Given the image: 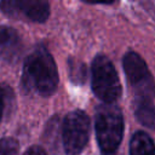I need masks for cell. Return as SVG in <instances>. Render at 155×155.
Here are the masks:
<instances>
[{
  "mask_svg": "<svg viewBox=\"0 0 155 155\" xmlns=\"http://www.w3.org/2000/svg\"><path fill=\"white\" fill-rule=\"evenodd\" d=\"M130 155H155V143L145 132H136L130 142Z\"/></svg>",
  "mask_w": 155,
  "mask_h": 155,
  "instance_id": "9",
  "label": "cell"
},
{
  "mask_svg": "<svg viewBox=\"0 0 155 155\" xmlns=\"http://www.w3.org/2000/svg\"><path fill=\"white\" fill-rule=\"evenodd\" d=\"M90 137V117L82 110H73L67 114L62 139L64 151L68 155H78L87 144Z\"/></svg>",
  "mask_w": 155,
  "mask_h": 155,
  "instance_id": "4",
  "label": "cell"
},
{
  "mask_svg": "<svg viewBox=\"0 0 155 155\" xmlns=\"http://www.w3.org/2000/svg\"><path fill=\"white\" fill-rule=\"evenodd\" d=\"M0 8L8 17L30 22H45L50 16V4L44 0H4Z\"/></svg>",
  "mask_w": 155,
  "mask_h": 155,
  "instance_id": "6",
  "label": "cell"
},
{
  "mask_svg": "<svg viewBox=\"0 0 155 155\" xmlns=\"http://www.w3.org/2000/svg\"><path fill=\"white\" fill-rule=\"evenodd\" d=\"M104 155H113V154H104Z\"/></svg>",
  "mask_w": 155,
  "mask_h": 155,
  "instance_id": "14",
  "label": "cell"
},
{
  "mask_svg": "<svg viewBox=\"0 0 155 155\" xmlns=\"http://www.w3.org/2000/svg\"><path fill=\"white\" fill-rule=\"evenodd\" d=\"M10 92H11V90H8L7 86L0 85V120H1V117H2L5 107H6V101H7V98H8Z\"/></svg>",
  "mask_w": 155,
  "mask_h": 155,
  "instance_id": "12",
  "label": "cell"
},
{
  "mask_svg": "<svg viewBox=\"0 0 155 155\" xmlns=\"http://www.w3.org/2000/svg\"><path fill=\"white\" fill-rule=\"evenodd\" d=\"M134 114L143 126L155 130V107L150 98L134 97Z\"/></svg>",
  "mask_w": 155,
  "mask_h": 155,
  "instance_id": "8",
  "label": "cell"
},
{
  "mask_svg": "<svg viewBox=\"0 0 155 155\" xmlns=\"http://www.w3.org/2000/svg\"><path fill=\"white\" fill-rule=\"evenodd\" d=\"M18 142L13 138H1L0 139V155H17Z\"/></svg>",
  "mask_w": 155,
  "mask_h": 155,
  "instance_id": "11",
  "label": "cell"
},
{
  "mask_svg": "<svg viewBox=\"0 0 155 155\" xmlns=\"http://www.w3.org/2000/svg\"><path fill=\"white\" fill-rule=\"evenodd\" d=\"M122 63L127 80L132 86L136 97L151 99L155 93V81L143 58L138 53L130 51L124 56Z\"/></svg>",
  "mask_w": 155,
  "mask_h": 155,
  "instance_id": "5",
  "label": "cell"
},
{
  "mask_svg": "<svg viewBox=\"0 0 155 155\" xmlns=\"http://www.w3.org/2000/svg\"><path fill=\"white\" fill-rule=\"evenodd\" d=\"M22 51V39L16 29L0 25V61L13 63Z\"/></svg>",
  "mask_w": 155,
  "mask_h": 155,
  "instance_id": "7",
  "label": "cell"
},
{
  "mask_svg": "<svg viewBox=\"0 0 155 155\" xmlns=\"http://www.w3.org/2000/svg\"><path fill=\"white\" fill-rule=\"evenodd\" d=\"M58 71L53 57L45 46H36L25 58L23 67V86L39 96H51L58 86Z\"/></svg>",
  "mask_w": 155,
  "mask_h": 155,
  "instance_id": "1",
  "label": "cell"
},
{
  "mask_svg": "<svg viewBox=\"0 0 155 155\" xmlns=\"http://www.w3.org/2000/svg\"><path fill=\"white\" fill-rule=\"evenodd\" d=\"M92 91L103 103L114 104L121 96L117 73L104 54H97L92 62Z\"/></svg>",
  "mask_w": 155,
  "mask_h": 155,
  "instance_id": "3",
  "label": "cell"
},
{
  "mask_svg": "<svg viewBox=\"0 0 155 155\" xmlns=\"http://www.w3.org/2000/svg\"><path fill=\"white\" fill-rule=\"evenodd\" d=\"M68 69H69L70 80L74 84L82 85L86 81V78H87V68H86V65L84 63L70 58L68 61Z\"/></svg>",
  "mask_w": 155,
  "mask_h": 155,
  "instance_id": "10",
  "label": "cell"
},
{
  "mask_svg": "<svg viewBox=\"0 0 155 155\" xmlns=\"http://www.w3.org/2000/svg\"><path fill=\"white\" fill-rule=\"evenodd\" d=\"M96 136L103 154H113L124 136V116L115 104H101L96 110Z\"/></svg>",
  "mask_w": 155,
  "mask_h": 155,
  "instance_id": "2",
  "label": "cell"
},
{
  "mask_svg": "<svg viewBox=\"0 0 155 155\" xmlns=\"http://www.w3.org/2000/svg\"><path fill=\"white\" fill-rule=\"evenodd\" d=\"M23 155H47V154H46V151H45L41 147H39V145H33V147H30Z\"/></svg>",
  "mask_w": 155,
  "mask_h": 155,
  "instance_id": "13",
  "label": "cell"
}]
</instances>
